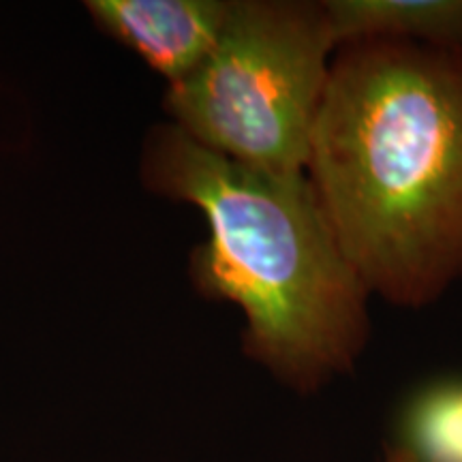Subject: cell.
<instances>
[{"label": "cell", "mask_w": 462, "mask_h": 462, "mask_svg": "<svg viewBox=\"0 0 462 462\" xmlns=\"http://www.w3.org/2000/svg\"><path fill=\"white\" fill-rule=\"evenodd\" d=\"M306 176L371 296L437 302L462 279V48L340 45Z\"/></svg>", "instance_id": "1"}, {"label": "cell", "mask_w": 462, "mask_h": 462, "mask_svg": "<svg viewBox=\"0 0 462 462\" xmlns=\"http://www.w3.org/2000/svg\"><path fill=\"white\" fill-rule=\"evenodd\" d=\"M146 173L159 193L204 212L210 238L193 257L195 282L240 306L248 356L302 394L354 371L373 296L306 171L242 165L171 125L154 133Z\"/></svg>", "instance_id": "2"}, {"label": "cell", "mask_w": 462, "mask_h": 462, "mask_svg": "<svg viewBox=\"0 0 462 462\" xmlns=\"http://www.w3.org/2000/svg\"><path fill=\"white\" fill-rule=\"evenodd\" d=\"M337 43L321 3L238 0L204 62L170 84L190 140L242 165L306 171Z\"/></svg>", "instance_id": "3"}, {"label": "cell", "mask_w": 462, "mask_h": 462, "mask_svg": "<svg viewBox=\"0 0 462 462\" xmlns=\"http://www.w3.org/2000/svg\"><path fill=\"white\" fill-rule=\"evenodd\" d=\"M97 22L140 54L170 84L193 73L215 48L229 3L225 0H95Z\"/></svg>", "instance_id": "4"}, {"label": "cell", "mask_w": 462, "mask_h": 462, "mask_svg": "<svg viewBox=\"0 0 462 462\" xmlns=\"http://www.w3.org/2000/svg\"><path fill=\"white\" fill-rule=\"evenodd\" d=\"M337 48L356 42H418L462 48V0H323Z\"/></svg>", "instance_id": "5"}, {"label": "cell", "mask_w": 462, "mask_h": 462, "mask_svg": "<svg viewBox=\"0 0 462 462\" xmlns=\"http://www.w3.org/2000/svg\"><path fill=\"white\" fill-rule=\"evenodd\" d=\"M401 443L418 462H462V377L430 381L401 415Z\"/></svg>", "instance_id": "6"}, {"label": "cell", "mask_w": 462, "mask_h": 462, "mask_svg": "<svg viewBox=\"0 0 462 462\" xmlns=\"http://www.w3.org/2000/svg\"><path fill=\"white\" fill-rule=\"evenodd\" d=\"M381 462H418V460H415V456L409 452L407 448H402L401 443H394V446L385 449L383 460Z\"/></svg>", "instance_id": "7"}]
</instances>
